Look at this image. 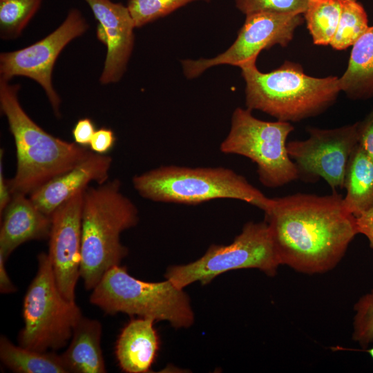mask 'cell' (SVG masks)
<instances>
[{
    "label": "cell",
    "instance_id": "1",
    "mask_svg": "<svg viewBox=\"0 0 373 373\" xmlns=\"http://www.w3.org/2000/svg\"><path fill=\"white\" fill-rule=\"evenodd\" d=\"M265 215L280 265L306 274L334 267L358 233L356 217L336 192L274 198Z\"/></svg>",
    "mask_w": 373,
    "mask_h": 373
},
{
    "label": "cell",
    "instance_id": "2",
    "mask_svg": "<svg viewBox=\"0 0 373 373\" xmlns=\"http://www.w3.org/2000/svg\"><path fill=\"white\" fill-rule=\"evenodd\" d=\"M19 84L0 79V107L16 148L17 171L8 180L12 195H30L54 178L72 169L92 153L86 147L56 137L26 113L18 97Z\"/></svg>",
    "mask_w": 373,
    "mask_h": 373
},
{
    "label": "cell",
    "instance_id": "3",
    "mask_svg": "<svg viewBox=\"0 0 373 373\" xmlns=\"http://www.w3.org/2000/svg\"><path fill=\"white\" fill-rule=\"evenodd\" d=\"M138 222V209L122 192L119 180L85 189L80 278L86 289H93L104 274L119 265L127 256L128 249L122 243L120 235Z\"/></svg>",
    "mask_w": 373,
    "mask_h": 373
},
{
    "label": "cell",
    "instance_id": "4",
    "mask_svg": "<svg viewBox=\"0 0 373 373\" xmlns=\"http://www.w3.org/2000/svg\"><path fill=\"white\" fill-rule=\"evenodd\" d=\"M240 68L246 107L279 121L296 122L318 115L335 103L341 92L338 77H312L290 61L269 73L260 71L256 63Z\"/></svg>",
    "mask_w": 373,
    "mask_h": 373
},
{
    "label": "cell",
    "instance_id": "5",
    "mask_svg": "<svg viewBox=\"0 0 373 373\" xmlns=\"http://www.w3.org/2000/svg\"><path fill=\"white\" fill-rule=\"evenodd\" d=\"M134 189L142 198L159 202L198 204L215 199H235L264 212L272 204L242 175L224 167L162 166L136 175Z\"/></svg>",
    "mask_w": 373,
    "mask_h": 373
},
{
    "label": "cell",
    "instance_id": "6",
    "mask_svg": "<svg viewBox=\"0 0 373 373\" xmlns=\"http://www.w3.org/2000/svg\"><path fill=\"white\" fill-rule=\"evenodd\" d=\"M91 304L107 314L124 313L167 321L175 328H187L194 322L188 295L166 279L146 282L133 277L125 267L114 266L92 289Z\"/></svg>",
    "mask_w": 373,
    "mask_h": 373
},
{
    "label": "cell",
    "instance_id": "7",
    "mask_svg": "<svg viewBox=\"0 0 373 373\" xmlns=\"http://www.w3.org/2000/svg\"><path fill=\"white\" fill-rule=\"evenodd\" d=\"M37 261V274L23 298V327L18 343L38 352L56 351L68 344L83 315L75 300L60 292L48 253H40Z\"/></svg>",
    "mask_w": 373,
    "mask_h": 373
},
{
    "label": "cell",
    "instance_id": "8",
    "mask_svg": "<svg viewBox=\"0 0 373 373\" xmlns=\"http://www.w3.org/2000/svg\"><path fill=\"white\" fill-rule=\"evenodd\" d=\"M252 111L236 108L229 133L220 145L224 154L249 158L256 164L258 179L268 188L283 186L299 178L287 149V139L294 128L291 122H267L254 117Z\"/></svg>",
    "mask_w": 373,
    "mask_h": 373
},
{
    "label": "cell",
    "instance_id": "9",
    "mask_svg": "<svg viewBox=\"0 0 373 373\" xmlns=\"http://www.w3.org/2000/svg\"><path fill=\"white\" fill-rule=\"evenodd\" d=\"M279 265L267 222H249L231 244L212 245L196 260L169 267L165 278L184 289L195 282L207 285L223 273L240 269H258L274 276Z\"/></svg>",
    "mask_w": 373,
    "mask_h": 373
},
{
    "label": "cell",
    "instance_id": "10",
    "mask_svg": "<svg viewBox=\"0 0 373 373\" xmlns=\"http://www.w3.org/2000/svg\"><path fill=\"white\" fill-rule=\"evenodd\" d=\"M304 20L303 15L297 13L262 11L247 15L236 39L228 49L212 58L181 60L183 73L186 78L193 79L216 66L240 68L256 63L262 50L276 45L287 47Z\"/></svg>",
    "mask_w": 373,
    "mask_h": 373
},
{
    "label": "cell",
    "instance_id": "11",
    "mask_svg": "<svg viewBox=\"0 0 373 373\" xmlns=\"http://www.w3.org/2000/svg\"><path fill=\"white\" fill-rule=\"evenodd\" d=\"M88 23L80 11L71 9L61 24L50 34L23 48L0 54V79L10 81L23 76L37 82L44 89L54 113L60 117L61 99L53 87L52 75L62 50L82 36Z\"/></svg>",
    "mask_w": 373,
    "mask_h": 373
},
{
    "label": "cell",
    "instance_id": "12",
    "mask_svg": "<svg viewBox=\"0 0 373 373\" xmlns=\"http://www.w3.org/2000/svg\"><path fill=\"white\" fill-rule=\"evenodd\" d=\"M309 137L287 143L288 154L305 180L323 178L336 192L344 188L346 169L358 145L357 122L332 129L308 127Z\"/></svg>",
    "mask_w": 373,
    "mask_h": 373
},
{
    "label": "cell",
    "instance_id": "13",
    "mask_svg": "<svg viewBox=\"0 0 373 373\" xmlns=\"http://www.w3.org/2000/svg\"><path fill=\"white\" fill-rule=\"evenodd\" d=\"M84 191L73 196L50 216L48 254L60 292L73 301L75 300L76 285L80 278Z\"/></svg>",
    "mask_w": 373,
    "mask_h": 373
},
{
    "label": "cell",
    "instance_id": "14",
    "mask_svg": "<svg viewBox=\"0 0 373 373\" xmlns=\"http://www.w3.org/2000/svg\"><path fill=\"white\" fill-rule=\"evenodd\" d=\"M98 22L97 37L107 48L99 77L102 84L119 82L124 74L134 46L135 28L127 6L111 0H84Z\"/></svg>",
    "mask_w": 373,
    "mask_h": 373
},
{
    "label": "cell",
    "instance_id": "15",
    "mask_svg": "<svg viewBox=\"0 0 373 373\" xmlns=\"http://www.w3.org/2000/svg\"><path fill=\"white\" fill-rule=\"evenodd\" d=\"M112 161L108 155L93 152L74 168L50 180L28 196L50 217L59 207L84 191L92 182L100 184L108 181Z\"/></svg>",
    "mask_w": 373,
    "mask_h": 373
},
{
    "label": "cell",
    "instance_id": "16",
    "mask_svg": "<svg viewBox=\"0 0 373 373\" xmlns=\"http://www.w3.org/2000/svg\"><path fill=\"white\" fill-rule=\"evenodd\" d=\"M23 194L13 195L1 218L0 254L7 260L24 242L49 238L51 218Z\"/></svg>",
    "mask_w": 373,
    "mask_h": 373
},
{
    "label": "cell",
    "instance_id": "17",
    "mask_svg": "<svg viewBox=\"0 0 373 373\" xmlns=\"http://www.w3.org/2000/svg\"><path fill=\"white\" fill-rule=\"evenodd\" d=\"M155 321L139 317L122 330L115 345V356L121 370L127 373L148 372L160 348Z\"/></svg>",
    "mask_w": 373,
    "mask_h": 373
},
{
    "label": "cell",
    "instance_id": "18",
    "mask_svg": "<svg viewBox=\"0 0 373 373\" xmlns=\"http://www.w3.org/2000/svg\"><path fill=\"white\" fill-rule=\"evenodd\" d=\"M102 334V326L98 320L82 316L74 327L68 347L61 354L68 372H106Z\"/></svg>",
    "mask_w": 373,
    "mask_h": 373
},
{
    "label": "cell",
    "instance_id": "19",
    "mask_svg": "<svg viewBox=\"0 0 373 373\" xmlns=\"http://www.w3.org/2000/svg\"><path fill=\"white\" fill-rule=\"evenodd\" d=\"M341 91L354 100L373 98V26L352 46L347 66L338 77Z\"/></svg>",
    "mask_w": 373,
    "mask_h": 373
},
{
    "label": "cell",
    "instance_id": "20",
    "mask_svg": "<svg viewBox=\"0 0 373 373\" xmlns=\"http://www.w3.org/2000/svg\"><path fill=\"white\" fill-rule=\"evenodd\" d=\"M344 188V206L355 217L373 207V161L358 145L350 157Z\"/></svg>",
    "mask_w": 373,
    "mask_h": 373
},
{
    "label": "cell",
    "instance_id": "21",
    "mask_svg": "<svg viewBox=\"0 0 373 373\" xmlns=\"http://www.w3.org/2000/svg\"><path fill=\"white\" fill-rule=\"evenodd\" d=\"M0 359L14 372L68 373L61 354L16 345L5 336L0 338Z\"/></svg>",
    "mask_w": 373,
    "mask_h": 373
},
{
    "label": "cell",
    "instance_id": "22",
    "mask_svg": "<svg viewBox=\"0 0 373 373\" xmlns=\"http://www.w3.org/2000/svg\"><path fill=\"white\" fill-rule=\"evenodd\" d=\"M341 11V0H309L303 15L315 45H329L338 24Z\"/></svg>",
    "mask_w": 373,
    "mask_h": 373
},
{
    "label": "cell",
    "instance_id": "23",
    "mask_svg": "<svg viewBox=\"0 0 373 373\" xmlns=\"http://www.w3.org/2000/svg\"><path fill=\"white\" fill-rule=\"evenodd\" d=\"M341 11L329 46L343 50L352 46L369 28L367 12L358 0H341Z\"/></svg>",
    "mask_w": 373,
    "mask_h": 373
},
{
    "label": "cell",
    "instance_id": "24",
    "mask_svg": "<svg viewBox=\"0 0 373 373\" xmlns=\"http://www.w3.org/2000/svg\"><path fill=\"white\" fill-rule=\"evenodd\" d=\"M42 0H0V36L4 40L21 35Z\"/></svg>",
    "mask_w": 373,
    "mask_h": 373
},
{
    "label": "cell",
    "instance_id": "25",
    "mask_svg": "<svg viewBox=\"0 0 373 373\" xmlns=\"http://www.w3.org/2000/svg\"><path fill=\"white\" fill-rule=\"evenodd\" d=\"M195 1L211 0H129L127 7L135 28H140Z\"/></svg>",
    "mask_w": 373,
    "mask_h": 373
},
{
    "label": "cell",
    "instance_id": "26",
    "mask_svg": "<svg viewBox=\"0 0 373 373\" xmlns=\"http://www.w3.org/2000/svg\"><path fill=\"white\" fill-rule=\"evenodd\" d=\"M309 0H235L236 8L245 15L257 12L302 14Z\"/></svg>",
    "mask_w": 373,
    "mask_h": 373
},
{
    "label": "cell",
    "instance_id": "27",
    "mask_svg": "<svg viewBox=\"0 0 373 373\" xmlns=\"http://www.w3.org/2000/svg\"><path fill=\"white\" fill-rule=\"evenodd\" d=\"M353 339L363 347L373 342V296H362L354 305Z\"/></svg>",
    "mask_w": 373,
    "mask_h": 373
},
{
    "label": "cell",
    "instance_id": "28",
    "mask_svg": "<svg viewBox=\"0 0 373 373\" xmlns=\"http://www.w3.org/2000/svg\"><path fill=\"white\" fill-rule=\"evenodd\" d=\"M358 145L373 161V109L357 122Z\"/></svg>",
    "mask_w": 373,
    "mask_h": 373
},
{
    "label": "cell",
    "instance_id": "29",
    "mask_svg": "<svg viewBox=\"0 0 373 373\" xmlns=\"http://www.w3.org/2000/svg\"><path fill=\"white\" fill-rule=\"evenodd\" d=\"M115 142L114 132L110 128H101L95 131L89 147L93 153L105 155L113 147Z\"/></svg>",
    "mask_w": 373,
    "mask_h": 373
},
{
    "label": "cell",
    "instance_id": "30",
    "mask_svg": "<svg viewBox=\"0 0 373 373\" xmlns=\"http://www.w3.org/2000/svg\"><path fill=\"white\" fill-rule=\"evenodd\" d=\"M95 132V125L90 119H80L75 124L72 131L74 142L84 147L89 146Z\"/></svg>",
    "mask_w": 373,
    "mask_h": 373
},
{
    "label": "cell",
    "instance_id": "31",
    "mask_svg": "<svg viewBox=\"0 0 373 373\" xmlns=\"http://www.w3.org/2000/svg\"><path fill=\"white\" fill-rule=\"evenodd\" d=\"M358 233L365 235L373 249V207L356 217ZM373 296V289L370 292Z\"/></svg>",
    "mask_w": 373,
    "mask_h": 373
},
{
    "label": "cell",
    "instance_id": "32",
    "mask_svg": "<svg viewBox=\"0 0 373 373\" xmlns=\"http://www.w3.org/2000/svg\"><path fill=\"white\" fill-rule=\"evenodd\" d=\"M3 149L0 150V214L1 215L12 199L8 180L5 179L3 174Z\"/></svg>",
    "mask_w": 373,
    "mask_h": 373
},
{
    "label": "cell",
    "instance_id": "33",
    "mask_svg": "<svg viewBox=\"0 0 373 373\" xmlns=\"http://www.w3.org/2000/svg\"><path fill=\"white\" fill-rule=\"evenodd\" d=\"M6 259L0 254V292L11 294L17 291V287L12 283L5 267Z\"/></svg>",
    "mask_w": 373,
    "mask_h": 373
},
{
    "label": "cell",
    "instance_id": "34",
    "mask_svg": "<svg viewBox=\"0 0 373 373\" xmlns=\"http://www.w3.org/2000/svg\"><path fill=\"white\" fill-rule=\"evenodd\" d=\"M371 357L373 358V347L367 350Z\"/></svg>",
    "mask_w": 373,
    "mask_h": 373
}]
</instances>
